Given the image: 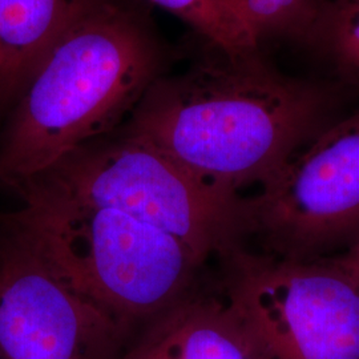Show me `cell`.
<instances>
[{"label": "cell", "instance_id": "obj_14", "mask_svg": "<svg viewBox=\"0 0 359 359\" xmlns=\"http://www.w3.org/2000/svg\"><path fill=\"white\" fill-rule=\"evenodd\" d=\"M0 359H1V357H0Z\"/></svg>", "mask_w": 359, "mask_h": 359}, {"label": "cell", "instance_id": "obj_5", "mask_svg": "<svg viewBox=\"0 0 359 359\" xmlns=\"http://www.w3.org/2000/svg\"><path fill=\"white\" fill-rule=\"evenodd\" d=\"M225 294L271 359H359V271L347 257L222 256Z\"/></svg>", "mask_w": 359, "mask_h": 359}, {"label": "cell", "instance_id": "obj_11", "mask_svg": "<svg viewBox=\"0 0 359 359\" xmlns=\"http://www.w3.org/2000/svg\"><path fill=\"white\" fill-rule=\"evenodd\" d=\"M259 44L273 35L311 36L322 7L317 0H224Z\"/></svg>", "mask_w": 359, "mask_h": 359}, {"label": "cell", "instance_id": "obj_1", "mask_svg": "<svg viewBox=\"0 0 359 359\" xmlns=\"http://www.w3.org/2000/svg\"><path fill=\"white\" fill-rule=\"evenodd\" d=\"M210 48L187 71L158 77L118 129L206 187L240 197L322 130L326 97L273 69L259 50Z\"/></svg>", "mask_w": 359, "mask_h": 359}, {"label": "cell", "instance_id": "obj_6", "mask_svg": "<svg viewBox=\"0 0 359 359\" xmlns=\"http://www.w3.org/2000/svg\"><path fill=\"white\" fill-rule=\"evenodd\" d=\"M294 261L345 255L359 245V111L320 130L241 197L240 240Z\"/></svg>", "mask_w": 359, "mask_h": 359}, {"label": "cell", "instance_id": "obj_7", "mask_svg": "<svg viewBox=\"0 0 359 359\" xmlns=\"http://www.w3.org/2000/svg\"><path fill=\"white\" fill-rule=\"evenodd\" d=\"M132 337L0 213L1 359H120Z\"/></svg>", "mask_w": 359, "mask_h": 359}, {"label": "cell", "instance_id": "obj_4", "mask_svg": "<svg viewBox=\"0 0 359 359\" xmlns=\"http://www.w3.org/2000/svg\"><path fill=\"white\" fill-rule=\"evenodd\" d=\"M111 208L179 238L204 262L240 245V197L217 192L152 145L120 129L8 188Z\"/></svg>", "mask_w": 359, "mask_h": 359}, {"label": "cell", "instance_id": "obj_12", "mask_svg": "<svg viewBox=\"0 0 359 359\" xmlns=\"http://www.w3.org/2000/svg\"><path fill=\"white\" fill-rule=\"evenodd\" d=\"M344 77L359 87V0H333L311 34Z\"/></svg>", "mask_w": 359, "mask_h": 359}, {"label": "cell", "instance_id": "obj_10", "mask_svg": "<svg viewBox=\"0 0 359 359\" xmlns=\"http://www.w3.org/2000/svg\"><path fill=\"white\" fill-rule=\"evenodd\" d=\"M176 16L205 40L228 53L258 51V43L236 19L224 0H142Z\"/></svg>", "mask_w": 359, "mask_h": 359}, {"label": "cell", "instance_id": "obj_13", "mask_svg": "<svg viewBox=\"0 0 359 359\" xmlns=\"http://www.w3.org/2000/svg\"><path fill=\"white\" fill-rule=\"evenodd\" d=\"M345 256H346L347 259L351 262V265L359 271V245L357 248L351 249L350 252H347Z\"/></svg>", "mask_w": 359, "mask_h": 359}, {"label": "cell", "instance_id": "obj_9", "mask_svg": "<svg viewBox=\"0 0 359 359\" xmlns=\"http://www.w3.org/2000/svg\"><path fill=\"white\" fill-rule=\"evenodd\" d=\"M105 0H0V117L65 31Z\"/></svg>", "mask_w": 359, "mask_h": 359}, {"label": "cell", "instance_id": "obj_3", "mask_svg": "<svg viewBox=\"0 0 359 359\" xmlns=\"http://www.w3.org/2000/svg\"><path fill=\"white\" fill-rule=\"evenodd\" d=\"M4 213L77 293L135 334L192 289L204 261L189 246L128 215L19 194Z\"/></svg>", "mask_w": 359, "mask_h": 359}, {"label": "cell", "instance_id": "obj_2", "mask_svg": "<svg viewBox=\"0 0 359 359\" xmlns=\"http://www.w3.org/2000/svg\"><path fill=\"white\" fill-rule=\"evenodd\" d=\"M168 55L152 22L128 1L105 0L46 53L0 128V188L120 128Z\"/></svg>", "mask_w": 359, "mask_h": 359}, {"label": "cell", "instance_id": "obj_8", "mask_svg": "<svg viewBox=\"0 0 359 359\" xmlns=\"http://www.w3.org/2000/svg\"><path fill=\"white\" fill-rule=\"evenodd\" d=\"M120 359H271L241 311L225 299L193 293L142 325Z\"/></svg>", "mask_w": 359, "mask_h": 359}]
</instances>
